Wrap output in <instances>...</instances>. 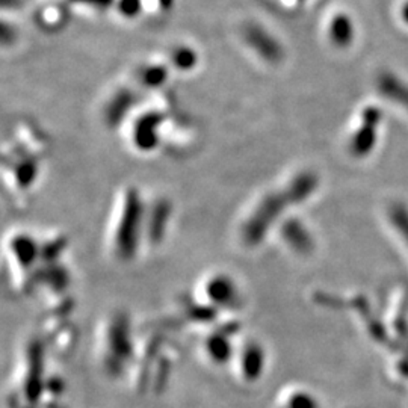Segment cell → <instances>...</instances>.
I'll return each instance as SVG.
<instances>
[{
  "mask_svg": "<svg viewBox=\"0 0 408 408\" xmlns=\"http://www.w3.org/2000/svg\"><path fill=\"white\" fill-rule=\"evenodd\" d=\"M393 224L397 225L398 230L404 235V239L408 244V213L402 208H397L393 210Z\"/></svg>",
  "mask_w": 408,
  "mask_h": 408,
  "instance_id": "1",
  "label": "cell"
}]
</instances>
